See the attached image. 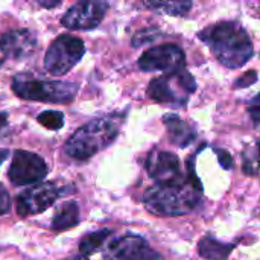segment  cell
<instances>
[{
  "label": "cell",
  "instance_id": "83f0119b",
  "mask_svg": "<svg viewBox=\"0 0 260 260\" xmlns=\"http://www.w3.org/2000/svg\"><path fill=\"white\" fill-rule=\"evenodd\" d=\"M8 155H9V151L5 149V148H0V166H2V163L8 158Z\"/></svg>",
  "mask_w": 260,
  "mask_h": 260
},
{
  "label": "cell",
  "instance_id": "2e32d148",
  "mask_svg": "<svg viewBox=\"0 0 260 260\" xmlns=\"http://www.w3.org/2000/svg\"><path fill=\"white\" fill-rule=\"evenodd\" d=\"M236 245H238L236 242L225 244L207 235L198 242V254L203 259L207 260H225L230 256V253L236 248Z\"/></svg>",
  "mask_w": 260,
  "mask_h": 260
},
{
  "label": "cell",
  "instance_id": "7a4b0ae2",
  "mask_svg": "<svg viewBox=\"0 0 260 260\" xmlns=\"http://www.w3.org/2000/svg\"><path fill=\"white\" fill-rule=\"evenodd\" d=\"M198 38L227 69L245 66L254 55L250 34L236 21H218L198 32Z\"/></svg>",
  "mask_w": 260,
  "mask_h": 260
},
{
  "label": "cell",
  "instance_id": "d6986e66",
  "mask_svg": "<svg viewBox=\"0 0 260 260\" xmlns=\"http://www.w3.org/2000/svg\"><path fill=\"white\" fill-rule=\"evenodd\" d=\"M37 120L40 125H43L50 131H58L64 126V114L61 111H53V110L43 111L37 116Z\"/></svg>",
  "mask_w": 260,
  "mask_h": 260
},
{
  "label": "cell",
  "instance_id": "ac0fdd59",
  "mask_svg": "<svg viewBox=\"0 0 260 260\" xmlns=\"http://www.w3.org/2000/svg\"><path fill=\"white\" fill-rule=\"evenodd\" d=\"M143 5L160 14L175 15V17L186 15L192 8V2H146Z\"/></svg>",
  "mask_w": 260,
  "mask_h": 260
},
{
  "label": "cell",
  "instance_id": "603a6c76",
  "mask_svg": "<svg viewBox=\"0 0 260 260\" xmlns=\"http://www.w3.org/2000/svg\"><path fill=\"white\" fill-rule=\"evenodd\" d=\"M11 209V197L8 189L0 183V216L8 213Z\"/></svg>",
  "mask_w": 260,
  "mask_h": 260
},
{
  "label": "cell",
  "instance_id": "30bf717a",
  "mask_svg": "<svg viewBox=\"0 0 260 260\" xmlns=\"http://www.w3.org/2000/svg\"><path fill=\"white\" fill-rule=\"evenodd\" d=\"M104 260H163V256L151 248L142 236L125 235L107 244Z\"/></svg>",
  "mask_w": 260,
  "mask_h": 260
},
{
  "label": "cell",
  "instance_id": "8fae6325",
  "mask_svg": "<svg viewBox=\"0 0 260 260\" xmlns=\"http://www.w3.org/2000/svg\"><path fill=\"white\" fill-rule=\"evenodd\" d=\"M110 5L102 0L78 2L67 9L61 18V24L72 30H90L101 24Z\"/></svg>",
  "mask_w": 260,
  "mask_h": 260
},
{
  "label": "cell",
  "instance_id": "6da1fadb",
  "mask_svg": "<svg viewBox=\"0 0 260 260\" xmlns=\"http://www.w3.org/2000/svg\"><path fill=\"white\" fill-rule=\"evenodd\" d=\"M186 180L177 184H155L148 189L143 203L157 216H183L193 212L203 195V186L195 172V155L186 161Z\"/></svg>",
  "mask_w": 260,
  "mask_h": 260
},
{
  "label": "cell",
  "instance_id": "4316f807",
  "mask_svg": "<svg viewBox=\"0 0 260 260\" xmlns=\"http://www.w3.org/2000/svg\"><path fill=\"white\" fill-rule=\"evenodd\" d=\"M38 5H40V6H43V8L52 9V8L59 6V5H61V2H59V0H58V2H44V0H40V2H38Z\"/></svg>",
  "mask_w": 260,
  "mask_h": 260
},
{
  "label": "cell",
  "instance_id": "7402d4cb",
  "mask_svg": "<svg viewBox=\"0 0 260 260\" xmlns=\"http://www.w3.org/2000/svg\"><path fill=\"white\" fill-rule=\"evenodd\" d=\"M254 82H257V72L256 70H250V72L244 73L241 78H238L235 81V87L236 88H245V87L253 85Z\"/></svg>",
  "mask_w": 260,
  "mask_h": 260
},
{
  "label": "cell",
  "instance_id": "4fadbf2b",
  "mask_svg": "<svg viewBox=\"0 0 260 260\" xmlns=\"http://www.w3.org/2000/svg\"><path fill=\"white\" fill-rule=\"evenodd\" d=\"M37 49V37L29 29H12L0 37V52L8 59H24Z\"/></svg>",
  "mask_w": 260,
  "mask_h": 260
},
{
  "label": "cell",
  "instance_id": "d4e9b609",
  "mask_svg": "<svg viewBox=\"0 0 260 260\" xmlns=\"http://www.w3.org/2000/svg\"><path fill=\"white\" fill-rule=\"evenodd\" d=\"M248 110H250V114H251V119H253V123L254 126H259V113H260V105H259V94H256L251 101V104L248 105Z\"/></svg>",
  "mask_w": 260,
  "mask_h": 260
},
{
  "label": "cell",
  "instance_id": "9a60e30c",
  "mask_svg": "<svg viewBox=\"0 0 260 260\" xmlns=\"http://www.w3.org/2000/svg\"><path fill=\"white\" fill-rule=\"evenodd\" d=\"M79 221V204L76 201H67L56 209L52 218L50 229L53 232H66L76 227Z\"/></svg>",
  "mask_w": 260,
  "mask_h": 260
},
{
  "label": "cell",
  "instance_id": "484cf974",
  "mask_svg": "<svg viewBox=\"0 0 260 260\" xmlns=\"http://www.w3.org/2000/svg\"><path fill=\"white\" fill-rule=\"evenodd\" d=\"M6 128H8V113L0 111V134H3Z\"/></svg>",
  "mask_w": 260,
  "mask_h": 260
},
{
  "label": "cell",
  "instance_id": "cb8c5ba5",
  "mask_svg": "<svg viewBox=\"0 0 260 260\" xmlns=\"http://www.w3.org/2000/svg\"><path fill=\"white\" fill-rule=\"evenodd\" d=\"M215 151H216V155H218L219 165H221L224 169L230 171V169L233 168V158H232V155H230L225 149H215Z\"/></svg>",
  "mask_w": 260,
  "mask_h": 260
},
{
  "label": "cell",
  "instance_id": "9c48e42d",
  "mask_svg": "<svg viewBox=\"0 0 260 260\" xmlns=\"http://www.w3.org/2000/svg\"><path fill=\"white\" fill-rule=\"evenodd\" d=\"M64 192L66 187H58L55 183H38L17 197L15 210L20 216L38 215L47 210Z\"/></svg>",
  "mask_w": 260,
  "mask_h": 260
},
{
  "label": "cell",
  "instance_id": "44dd1931",
  "mask_svg": "<svg viewBox=\"0 0 260 260\" xmlns=\"http://www.w3.org/2000/svg\"><path fill=\"white\" fill-rule=\"evenodd\" d=\"M160 37H161V30L158 27H145L134 35L133 46L134 47H143V46H148L149 43H154Z\"/></svg>",
  "mask_w": 260,
  "mask_h": 260
},
{
  "label": "cell",
  "instance_id": "e0dca14e",
  "mask_svg": "<svg viewBox=\"0 0 260 260\" xmlns=\"http://www.w3.org/2000/svg\"><path fill=\"white\" fill-rule=\"evenodd\" d=\"M111 233L113 232L110 229H104V230H98V232L85 235L81 239V242H79V253H81V256L87 257V256L96 253L104 245V242L111 236Z\"/></svg>",
  "mask_w": 260,
  "mask_h": 260
},
{
  "label": "cell",
  "instance_id": "277c9868",
  "mask_svg": "<svg viewBox=\"0 0 260 260\" xmlns=\"http://www.w3.org/2000/svg\"><path fill=\"white\" fill-rule=\"evenodd\" d=\"M78 90L79 85L75 82L38 79L26 73L12 79V91L18 98L47 104H69L75 99Z\"/></svg>",
  "mask_w": 260,
  "mask_h": 260
},
{
  "label": "cell",
  "instance_id": "5bb4252c",
  "mask_svg": "<svg viewBox=\"0 0 260 260\" xmlns=\"http://www.w3.org/2000/svg\"><path fill=\"white\" fill-rule=\"evenodd\" d=\"M163 123L168 129L169 140L178 148H186L192 145L197 139V128L190 123L183 120L178 114L169 113L163 116Z\"/></svg>",
  "mask_w": 260,
  "mask_h": 260
},
{
  "label": "cell",
  "instance_id": "5b68a950",
  "mask_svg": "<svg viewBox=\"0 0 260 260\" xmlns=\"http://www.w3.org/2000/svg\"><path fill=\"white\" fill-rule=\"evenodd\" d=\"M197 91V81L187 69L154 78L146 88V96L160 104L184 107L189 96Z\"/></svg>",
  "mask_w": 260,
  "mask_h": 260
},
{
  "label": "cell",
  "instance_id": "ba28073f",
  "mask_svg": "<svg viewBox=\"0 0 260 260\" xmlns=\"http://www.w3.org/2000/svg\"><path fill=\"white\" fill-rule=\"evenodd\" d=\"M47 175V165L43 157L35 152L18 149L14 152L8 178L14 186L38 184Z\"/></svg>",
  "mask_w": 260,
  "mask_h": 260
},
{
  "label": "cell",
  "instance_id": "7c38bea8",
  "mask_svg": "<svg viewBox=\"0 0 260 260\" xmlns=\"http://www.w3.org/2000/svg\"><path fill=\"white\" fill-rule=\"evenodd\" d=\"M146 171L155 184H177L186 180L187 174L181 171L180 158L169 151L154 149L146 158Z\"/></svg>",
  "mask_w": 260,
  "mask_h": 260
},
{
  "label": "cell",
  "instance_id": "8992f818",
  "mask_svg": "<svg viewBox=\"0 0 260 260\" xmlns=\"http://www.w3.org/2000/svg\"><path fill=\"white\" fill-rule=\"evenodd\" d=\"M85 46L78 37L64 34L56 37L44 56V67L49 73L61 76L69 73L84 56Z\"/></svg>",
  "mask_w": 260,
  "mask_h": 260
},
{
  "label": "cell",
  "instance_id": "ffe728a7",
  "mask_svg": "<svg viewBox=\"0 0 260 260\" xmlns=\"http://www.w3.org/2000/svg\"><path fill=\"white\" fill-rule=\"evenodd\" d=\"M257 161H259V151L257 145L248 146L244 151V172L250 177H257Z\"/></svg>",
  "mask_w": 260,
  "mask_h": 260
},
{
  "label": "cell",
  "instance_id": "f1b7e54d",
  "mask_svg": "<svg viewBox=\"0 0 260 260\" xmlns=\"http://www.w3.org/2000/svg\"><path fill=\"white\" fill-rule=\"evenodd\" d=\"M3 62H5V59H0V67L3 66Z\"/></svg>",
  "mask_w": 260,
  "mask_h": 260
},
{
  "label": "cell",
  "instance_id": "52a82bcc",
  "mask_svg": "<svg viewBox=\"0 0 260 260\" xmlns=\"http://www.w3.org/2000/svg\"><path fill=\"white\" fill-rule=\"evenodd\" d=\"M137 64L139 69L143 72L172 73L186 69V55L180 46L174 43H166L143 52Z\"/></svg>",
  "mask_w": 260,
  "mask_h": 260
},
{
  "label": "cell",
  "instance_id": "3957f363",
  "mask_svg": "<svg viewBox=\"0 0 260 260\" xmlns=\"http://www.w3.org/2000/svg\"><path fill=\"white\" fill-rule=\"evenodd\" d=\"M126 111L110 113L87 122L64 143V152L75 160H88L110 146L120 133Z\"/></svg>",
  "mask_w": 260,
  "mask_h": 260
}]
</instances>
